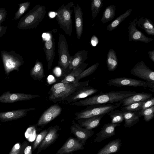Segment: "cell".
I'll return each instance as SVG.
<instances>
[{"mask_svg":"<svg viewBox=\"0 0 154 154\" xmlns=\"http://www.w3.org/2000/svg\"><path fill=\"white\" fill-rule=\"evenodd\" d=\"M145 101L133 103L121 107V110L123 111L136 112L142 109V107Z\"/></svg>","mask_w":154,"mask_h":154,"instance_id":"f35d334b","label":"cell"},{"mask_svg":"<svg viewBox=\"0 0 154 154\" xmlns=\"http://www.w3.org/2000/svg\"><path fill=\"white\" fill-rule=\"evenodd\" d=\"M88 51L84 50L78 51L74 56H72L68 69L71 72L79 67L81 64L84 63L85 61L88 59Z\"/></svg>","mask_w":154,"mask_h":154,"instance_id":"7402d4cb","label":"cell"},{"mask_svg":"<svg viewBox=\"0 0 154 154\" xmlns=\"http://www.w3.org/2000/svg\"><path fill=\"white\" fill-rule=\"evenodd\" d=\"M76 33L78 39L81 37L83 30V12L81 7L77 4L73 6Z\"/></svg>","mask_w":154,"mask_h":154,"instance_id":"ffe728a7","label":"cell"},{"mask_svg":"<svg viewBox=\"0 0 154 154\" xmlns=\"http://www.w3.org/2000/svg\"><path fill=\"white\" fill-rule=\"evenodd\" d=\"M60 127V126L58 125L50 127L48 134L37 148V154L45 149L57 140L59 135L58 132Z\"/></svg>","mask_w":154,"mask_h":154,"instance_id":"5bb4252c","label":"cell"},{"mask_svg":"<svg viewBox=\"0 0 154 154\" xmlns=\"http://www.w3.org/2000/svg\"><path fill=\"white\" fill-rule=\"evenodd\" d=\"M116 8L114 5H109L104 11L101 21L103 24L112 20L116 15Z\"/></svg>","mask_w":154,"mask_h":154,"instance_id":"f546056e","label":"cell"},{"mask_svg":"<svg viewBox=\"0 0 154 154\" xmlns=\"http://www.w3.org/2000/svg\"><path fill=\"white\" fill-rule=\"evenodd\" d=\"M136 93L135 91H127L101 92L70 104L72 105L84 106L95 104H112L114 103L122 102L124 99Z\"/></svg>","mask_w":154,"mask_h":154,"instance_id":"6da1fadb","label":"cell"},{"mask_svg":"<svg viewBox=\"0 0 154 154\" xmlns=\"http://www.w3.org/2000/svg\"><path fill=\"white\" fill-rule=\"evenodd\" d=\"M122 102L113 104H95L87 106L85 109L75 113V119L78 120L82 119H87L93 116L108 114L111 111L119 107Z\"/></svg>","mask_w":154,"mask_h":154,"instance_id":"3957f363","label":"cell"},{"mask_svg":"<svg viewBox=\"0 0 154 154\" xmlns=\"http://www.w3.org/2000/svg\"><path fill=\"white\" fill-rule=\"evenodd\" d=\"M48 37L44 42V50L47 63L48 69L49 70L52 65L55 56L54 39L51 32L47 33Z\"/></svg>","mask_w":154,"mask_h":154,"instance_id":"9a60e30c","label":"cell"},{"mask_svg":"<svg viewBox=\"0 0 154 154\" xmlns=\"http://www.w3.org/2000/svg\"><path fill=\"white\" fill-rule=\"evenodd\" d=\"M88 65L87 63H82L79 67L72 70L70 73L66 75L60 82L66 84L75 83L76 78L85 70Z\"/></svg>","mask_w":154,"mask_h":154,"instance_id":"d4e9b609","label":"cell"},{"mask_svg":"<svg viewBox=\"0 0 154 154\" xmlns=\"http://www.w3.org/2000/svg\"><path fill=\"white\" fill-rule=\"evenodd\" d=\"M147 53L149 55L150 59L154 63V50L149 51Z\"/></svg>","mask_w":154,"mask_h":154,"instance_id":"f6af8a7d","label":"cell"},{"mask_svg":"<svg viewBox=\"0 0 154 154\" xmlns=\"http://www.w3.org/2000/svg\"><path fill=\"white\" fill-rule=\"evenodd\" d=\"M97 91V89L91 87H83L74 92L65 101L69 103H74L88 97Z\"/></svg>","mask_w":154,"mask_h":154,"instance_id":"e0dca14e","label":"cell"},{"mask_svg":"<svg viewBox=\"0 0 154 154\" xmlns=\"http://www.w3.org/2000/svg\"><path fill=\"white\" fill-rule=\"evenodd\" d=\"M30 76L35 80L40 81L45 77L42 63L37 60L30 72Z\"/></svg>","mask_w":154,"mask_h":154,"instance_id":"83f0119b","label":"cell"},{"mask_svg":"<svg viewBox=\"0 0 154 154\" xmlns=\"http://www.w3.org/2000/svg\"><path fill=\"white\" fill-rule=\"evenodd\" d=\"M7 12L4 8H0V26L5 20Z\"/></svg>","mask_w":154,"mask_h":154,"instance_id":"60d3db41","label":"cell"},{"mask_svg":"<svg viewBox=\"0 0 154 154\" xmlns=\"http://www.w3.org/2000/svg\"><path fill=\"white\" fill-rule=\"evenodd\" d=\"M130 72L132 75L145 81L154 84V72L143 61L137 63L131 70Z\"/></svg>","mask_w":154,"mask_h":154,"instance_id":"9c48e42d","label":"cell"},{"mask_svg":"<svg viewBox=\"0 0 154 154\" xmlns=\"http://www.w3.org/2000/svg\"><path fill=\"white\" fill-rule=\"evenodd\" d=\"M32 149L30 146H27L25 149L24 154H32Z\"/></svg>","mask_w":154,"mask_h":154,"instance_id":"ee69618b","label":"cell"},{"mask_svg":"<svg viewBox=\"0 0 154 154\" xmlns=\"http://www.w3.org/2000/svg\"><path fill=\"white\" fill-rule=\"evenodd\" d=\"M99 63L98 62L85 70H84L76 78L74 83L78 82L81 79L89 76L94 73L97 69L99 65Z\"/></svg>","mask_w":154,"mask_h":154,"instance_id":"d6a6232c","label":"cell"},{"mask_svg":"<svg viewBox=\"0 0 154 154\" xmlns=\"http://www.w3.org/2000/svg\"><path fill=\"white\" fill-rule=\"evenodd\" d=\"M58 51V65L61 68L63 73L65 74L68 69L72 55L69 54L65 37L60 33L59 34Z\"/></svg>","mask_w":154,"mask_h":154,"instance_id":"52a82bcc","label":"cell"},{"mask_svg":"<svg viewBox=\"0 0 154 154\" xmlns=\"http://www.w3.org/2000/svg\"><path fill=\"white\" fill-rule=\"evenodd\" d=\"M98 39L96 36L93 35L91 39V43L93 46H95L98 43Z\"/></svg>","mask_w":154,"mask_h":154,"instance_id":"b9f144b4","label":"cell"},{"mask_svg":"<svg viewBox=\"0 0 154 154\" xmlns=\"http://www.w3.org/2000/svg\"><path fill=\"white\" fill-rule=\"evenodd\" d=\"M90 80L79 82L78 83L68 84L63 87L58 88L49 95V100L54 103L65 101L66 99L75 91L81 88L88 86Z\"/></svg>","mask_w":154,"mask_h":154,"instance_id":"5b68a950","label":"cell"},{"mask_svg":"<svg viewBox=\"0 0 154 154\" xmlns=\"http://www.w3.org/2000/svg\"><path fill=\"white\" fill-rule=\"evenodd\" d=\"M30 4V2H27L18 4L19 8L15 14L14 19L17 20L20 18L28 9Z\"/></svg>","mask_w":154,"mask_h":154,"instance_id":"d590c367","label":"cell"},{"mask_svg":"<svg viewBox=\"0 0 154 154\" xmlns=\"http://www.w3.org/2000/svg\"><path fill=\"white\" fill-rule=\"evenodd\" d=\"M49 129L50 127H49L43 130L37 135L32 145V151L35 150L43 141L48 134Z\"/></svg>","mask_w":154,"mask_h":154,"instance_id":"8d00e7d4","label":"cell"},{"mask_svg":"<svg viewBox=\"0 0 154 154\" xmlns=\"http://www.w3.org/2000/svg\"><path fill=\"white\" fill-rule=\"evenodd\" d=\"M38 95H32L21 93H11L6 92L0 96V102L13 103L19 101L29 100L39 97Z\"/></svg>","mask_w":154,"mask_h":154,"instance_id":"4fadbf2b","label":"cell"},{"mask_svg":"<svg viewBox=\"0 0 154 154\" xmlns=\"http://www.w3.org/2000/svg\"><path fill=\"white\" fill-rule=\"evenodd\" d=\"M111 119V123L120 124L124 120L123 111L121 110H114L108 113Z\"/></svg>","mask_w":154,"mask_h":154,"instance_id":"1f68e13d","label":"cell"},{"mask_svg":"<svg viewBox=\"0 0 154 154\" xmlns=\"http://www.w3.org/2000/svg\"><path fill=\"white\" fill-rule=\"evenodd\" d=\"M74 5L72 2L67 5H62L56 11V19L60 28L68 35L71 36L72 32V15Z\"/></svg>","mask_w":154,"mask_h":154,"instance_id":"277c9868","label":"cell"},{"mask_svg":"<svg viewBox=\"0 0 154 154\" xmlns=\"http://www.w3.org/2000/svg\"><path fill=\"white\" fill-rule=\"evenodd\" d=\"M103 115L97 116L87 119L78 120L77 122L82 127L88 130H92L97 126Z\"/></svg>","mask_w":154,"mask_h":154,"instance_id":"603a6c76","label":"cell"},{"mask_svg":"<svg viewBox=\"0 0 154 154\" xmlns=\"http://www.w3.org/2000/svg\"><path fill=\"white\" fill-rule=\"evenodd\" d=\"M46 9L44 5H36L20 19L17 28L23 30L35 28L44 18L46 13Z\"/></svg>","mask_w":154,"mask_h":154,"instance_id":"7a4b0ae2","label":"cell"},{"mask_svg":"<svg viewBox=\"0 0 154 154\" xmlns=\"http://www.w3.org/2000/svg\"><path fill=\"white\" fill-rule=\"evenodd\" d=\"M154 105V97H152L151 98L145 102L142 107L141 109H144L149 108Z\"/></svg>","mask_w":154,"mask_h":154,"instance_id":"ab89813d","label":"cell"},{"mask_svg":"<svg viewBox=\"0 0 154 154\" xmlns=\"http://www.w3.org/2000/svg\"><path fill=\"white\" fill-rule=\"evenodd\" d=\"M122 145L121 140L117 138L110 141L96 154H110L118 152Z\"/></svg>","mask_w":154,"mask_h":154,"instance_id":"cb8c5ba5","label":"cell"},{"mask_svg":"<svg viewBox=\"0 0 154 154\" xmlns=\"http://www.w3.org/2000/svg\"><path fill=\"white\" fill-rule=\"evenodd\" d=\"M137 21V17L129 25L128 28L129 40L131 42H141L145 43H148L153 41L154 40L153 38L146 37L136 28Z\"/></svg>","mask_w":154,"mask_h":154,"instance_id":"8fae6325","label":"cell"},{"mask_svg":"<svg viewBox=\"0 0 154 154\" xmlns=\"http://www.w3.org/2000/svg\"><path fill=\"white\" fill-rule=\"evenodd\" d=\"M7 29V26H0V37H2L5 34Z\"/></svg>","mask_w":154,"mask_h":154,"instance_id":"7bdbcfd3","label":"cell"},{"mask_svg":"<svg viewBox=\"0 0 154 154\" xmlns=\"http://www.w3.org/2000/svg\"><path fill=\"white\" fill-rule=\"evenodd\" d=\"M84 145L77 138L69 137L58 149L56 154H70L73 152L84 149Z\"/></svg>","mask_w":154,"mask_h":154,"instance_id":"2e32d148","label":"cell"},{"mask_svg":"<svg viewBox=\"0 0 154 154\" xmlns=\"http://www.w3.org/2000/svg\"><path fill=\"white\" fill-rule=\"evenodd\" d=\"M103 0H92L91 8V17L94 19L100 12V9L103 6Z\"/></svg>","mask_w":154,"mask_h":154,"instance_id":"836d02e7","label":"cell"},{"mask_svg":"<svg viewBox=\"0 0 154 154\" xmlns=\"http://www.w3.org/2000/svg\"><path fill=\"white\" fill-rule=\"evenodd\" d=\"M125 123L124 127H131L139 121V116L135 112L123 111Z\"/></svg>","mask_w":154,"mask_h":154,"instance_id":"4316f807","label":"cell"},{"mask_svg":"<svg viewBox=\"0 0 154 154\" xmlns=\"http://www.w3.org/2000/svg\"><path fill=\"white\" fill-rule=\"evenodd\" d=\"M138 26L143 29L148 35H154V25L149 19L141 17L138 20Z\"/></svg>","mask_w":154,"mask_h":154,"instance_id":"484cf974","label":"cell"},{"mask_svg":"<svg viewBox=\"0 0 154 154\" xmlns=\"http://www.w3.org/2000/svg\"><path fill=\"white\" fill-rule=\"evenodd\" d=\"M106 63L108 70L109 71H114L118 67L117 57L116 52L112 49H110L107 53Z\"/></svg>","mask_w":154,"mask_h":154,"instance_id":"f1b7e54d","label":"cell"},{"mask_svg":"<svg viewBox=\"0 0 154 154\" xmlns=\"http://www.w3.org/2000/svg\"><path fill=\"white\" fill-rule=\"evenodd\" d=\"M152 95L151 94L144 92H136L123 99L122 101L121 107L133 103L146 101L152 97Z\"/></svg>","mask_w":154,"mask_h":154,"instance_id":"44dd1931","label":"cell"},{"mask_svg":"<svg viewBox=\"0 0 154 154\" xmlns=\"http://www.w3.org/2000/svg\"><path fill=\"white\" fill-rule=\"evenodd\" d=\"M120 125V124L109 123L104 124L100 131L96 134V137L94 140V142H100L114 136L116 134V128Z\"/></svg>","mask_w":154,"mask_h":154,"instance_id":"ac0fdd59","label":"cell"},{"mask_svg":"<svg viewBox=\"0 0 154 154\" xmlns=\"http://www.w3.org/2000/svg\"><path fill=\"white\" fill-rule=\"evenodd\" d=\"M34 108L0 112V120L6 122L17 119L27 115L28 111L35 110Z\"/></svg>","mask_w":154,"mask_h":154,"instance_id":"d6986e66","label":"cell"},{"mask_svg":"<svg viewBox=\"0 0 154 154\" xmlns=\"http://www.w3.org/2000/svg\"><path fill=\"white\" fill-rule=\"evenodd\" d=\"M72 124L70 128L71 133L84 145L87 140L94 134V131L92 130H88L81 127L74 120L72 121Z\"/></svg>","mask_w":154,"mask_h":154,"instance_id":"7c38bea8","label":"cell"},{"mask_svg":"<svg viewBox=\"0 0 154 154\" xmlns=\"http://www.w3.org/2000/svg\"><path fill=\"white\" fill-rule=\"evenodd\" d=\"M1 54L5 73L7 75H9L13 70L18 71L20 66L24 63L22 56L14 51H11L8 52L2 50L1 52Z\"/></svg>","mask_w":154,"mask_h":154,"instance_id":"8992f818","label":"cell"},{"mask_svg":"<svg viewBox=\"0 0 154 154\" xmlns=\"http://www.w3.org/2000/svg\"><path fill=\"white\" fill-rule=\"evenodd\" d=\"M29 143L24 141L21 144L20 143L15 144L12 148L9 154H23L25 148Z\"/></svg>","mask_w":154,"mask_h":154,"instance_id":"74e56055","label":"cell"},{"mask_svg":"<svg viewBox=\"0 0 154 154\" xmlns=\"http://www.w3.org/2000/svg\"><path fill=\"white\" fill-rule=\"evenodd\" d=\"M132 11V10L130 9L127 10L125 13L116 18L107 26V30L108 31H112L116 29L121 22L130 15Z\"/></svg>","mask_w":154,"mask_h":154,"instance_id":"4dcf8cb0","label":"cell"},{"mask_svg":"<svg viewBox=\"0 0 154 154\" xmlns=\"http://www.w3.org/2000/svg\"><path fill=\"white\" fill-rule=\"evenodd\" d=\"M62 111L58 104L51 105L42 114L38 121V126H44L51 122L60 115Z\"/></svg>","mask_w":154,"mask_h":154,"instance_id":"30bf717a","label":"cell"},{"mask_svg":"<svg viewBox=\"0 0 154 154\" xmlns=\"http://www.w3.org/2000/svg\"><path fill=\"white\" fill-rule=\"evenodd\" d=\"M107 84L116 87H149L154 90V84L146 81L127 77H119L107 81Z\"/></svg>","mask_w":154,"mask_h":154,"instance_id":"ba28073f","label":"cell"},{"mask_svg":"<svg viewBox=\"0 0 154 154\" xmlns=\"http://www.w3.org/2000/svg\"><path fill=\"white\" fill-rule=\"evenodd\" d=\"M138 115L143 116V120L145 122L150 121L154 116V105L149 108L140 110L139 112Z\"/></svg>","mask_w":154,"mask_h":154,"instance_id":"e575fe53","label":"cell"}]
</instances>
